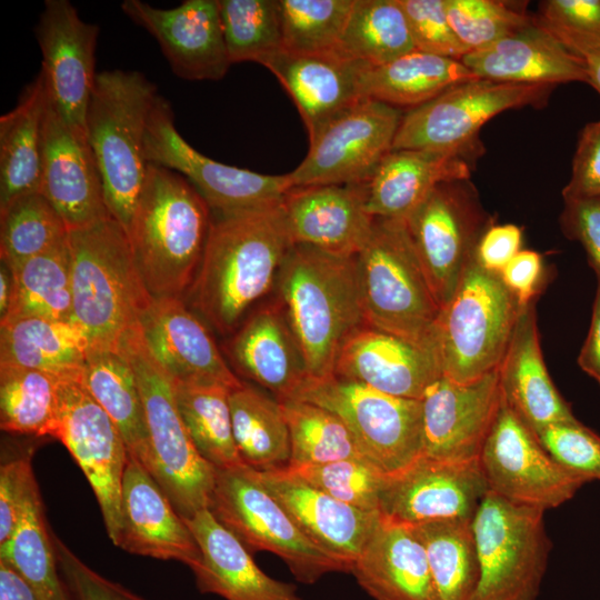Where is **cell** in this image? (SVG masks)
Masks as SVG:
<instances>
[{"label":"cell","mask_w":600,"mask_h":600,"mask_svg":"<svg viewBox=\"0 0 600 600\" xmlns=\"http://www.w3.org/2000/svg\"><path fill=\"white\" fill-rule=\"evenodd\" d=\"M157 86L133 70L97 73L86 117L110 216L128 231L143 186L148 162V121Z\"/></svg>","instance_id":"5"},{"label":"cell","mask_w":600,"mask_h":600,"mask_svg":"<svg viewBox=\"0 0 600 600\" xmlns=\"http://www.w3.org/2000/svg\"><path fill=\"white\" fill-rule=\"evenodd\" d=\"M282 207L293 244L342 257L358 254L374 220L367 211L364 183L292 188Z\"/></svg>","instance_id":"26"},{"label":"cell","mask_w":600,"mask_h":600,"mask_svg":"<svg viewBox=\"0 0 600 600\" xmlns=\"http://www.w3.org/2000/svg\"><path fill=\"white\" fill-rule=\"evenodd\" d=\"M209 510L247 548L274 553L303 583H313L329 572L347 571L302 533L259 481L254 469L246 464L217 469Z\"/></svg>","instance_id":"11"},{"label":"cell","mask_w":600,"mask_h":600,"mask_svg":"<svg viewBox=\"0 0 600 600\" xmlns=\"http://www.w3.org/2000/svg\"><path fill=\"white\" fill-rule=\"evenodd\" d=\"M502 402L498 368L467 383L444 376L422 398V454L467 461L479 459Z\"/></svg>","instance_id":"19"},{"label":"cell","mask_w":600,"mask_h":600,"mask_svg":"<svg viewBox=\"0 0 600 600\" xmlns=\"http://www.w3.org/2000/svg\"><path fill=\"white\" fill-rule=\"evenodd\" d=\"M48 92L42 72L0 118V210L17 198L40 192L42 126Z\"/></svg>","instance_id":"35"},{"label":"cell","mask_w":600,"mask_h":600,"mask_svg":"<svg viewBox=\"0 0 600 600\" xmlns=\"http://www.w3.org/2000/svg\"><path fill=\"white\" fill-rule=\"evenodd\" d=\"M98 36V24L83 21L70 1H44L36 38L48 97L62 120L84 134Z\"/></svg>","instance_id":"18"},{"label":"cell","mask_w":600,"mask_h":600,"mask_svg":"<svg viewBox=\"0 0 600 600\" xmlns=\"http://www.w3.org/2000/svg\"><path fill=\"white\" fill-rule=\"evenodd\" d=\"M1 261L10 268L68 239L69 230L40 192L21 196L0 210Z\"/></svg>","instance_id":"47"},{"label":"cell","mask_w":600,"mask_h":600,"mask_svg":"<svg viewBox=\"0 0 600 600\" xmlns=\"http://www.w3.org/2000/svg\"><path fill=\"white\" fill-rule=\"evenodd\" d=\"M520 306L498 273L474 259L467 266L434 331L442 376L460 383L496 370L510 342Z\"/></svg>","instance_id":"8"},{"label":"cell","mask_w":600,"mask_h":600,"mask_svg":"<svg viewBox=\"0 0 600 600\" xmlns=\"http://www.w3.org/2000/svg\"><path fill=\"white\" fill-rule=\"evenodd\" d=\"M140 327L150 352L173 381L230 389L242 383L204 324L181 298H153Z\"/></svg>","instance_id":"25"},{"label":"cell","mask_w":600,"mask_h":600,"mask_svg":"<svg viewBox=\"0 0 600 600\" xmlns=\"http://www.w3.org/2000/svg\"><path fill=\"white\" fill-rule=\"evenodd\" d=\"M280 403L290 434L288 467L366 458L349 428L330 410L298 399Z\"/></svg>","instance_id":"46"},{"label":"cell","mask_w":600,"mask_h":600,"mask_svg":"<svg viewBox=\"0 0 600 600\" xmlns=\"http://www.w3.org/2000/svg\"><path fill=\"white\" fill-rule=\"evenodd\" d=\"M414 49L456 60L468 53L456 37L444 0H399Z\"/></svg>","instance_id":"54"},{"label":"cell","mask_w":600,"mask_h":600,"mask_svg":"<svg viewBox=\"0 0 600 600\" xmlns=\"http://www.w3.org/2000/svg\"><path fill=\"white\" fill-rule=\"evenodd\" d=\"M480 151L391 150L364 182L372 218L406 219L440 183L470 179Z\"/></svg>","instance_id":"31"},{"label":"cell","mask_w":600,"mask_h":600,"mask_svg":"<svg viewBox=\"0 0 600 600\" xmlns=\"http://www.w3.org/2000/svg\"><path fill=\"white\" fill-rule=\"evenodd\" d=\"M72 321L90 350L116 349L140 323L153 298L137 267L124 228L109 218L68 233Z\"/></svg>","instance_id":"4"},{"label":"cell","mask_w":600,"mask_h":600,"mask_svg":"<svg viewBox=\"0 0 600 600\" xmlns=\"http://www.w3.org/2000/svg\"><path fill=\"white\" fill-rule=\"evenodd\" d=\"M543 272L542 257L533 250H520L499 273L520 307L536 301Z\"/></svg>","instance_id":"60"},{"label":"cell","mask_w":600,"mask_h":600,"mask_svg":"<svg viewBox=\"0 0 600 600\" xmlns=\"http://www.w3.org/2000/svg\"><path fill=\"white\" fill-rule=\"evenodd\" d=\"M211 212L201 262L188 293L192 307L224 334L277 282L293 243L282 202Z\"/></svg>","instance_id":"1"},{"label":"cell","mask_w":600,"mask_h":600,"mask_svg":"<svg viewBox=\"0 0 600 600\" xmlns=\"http://www.w3.org/2000/svg\"><path fill=\"white\" fill-rule=\"evenodd\" d=\"M403 113L363 99L309 141L302 162L288 173L292 188L364 183L392 150Z\"/></svg>","instance_id":"17"},{"label":"cell","mask_w":600,"mask_h":600,"mask_svg":"<svg viewBox=\"0 0 600 600\" xmlns=\"http://www.w3.org/2000/svg\"><path fill=\"white\" fill-rule=\"evenodd\" d=\"M333 376L391 396L421 400L442 371L433 351L366 324L344 342Z\"/></svg>","instance_id":"28"},{"label":"cell","mask_w":600,"mask_h":600,"mask_svg":"<svg viewBox=\"0 0 600 600\" xmlns=\"http://www.w3.org/2000/svg\"><path fill=\"white\" fill-rule=\"evenodd\" d=\"M200 549L190 569L201 593L226 600H301L296 587L264 573L248 548L209 509L184 519Z\"/></svg>","instance_id":"30"},{"label":"cell","mask_w":600,"mask_h":600,"mask_svg":"<svg viewBox=\"0 0 600 600\" xmlns=\"http://www.w3.org/2000/svg\"><path fill=\"white\" fill-rule=\"evenodd\" d=\"M292 399L337 414L362 454L388 476L400 472L422 454L421 400L391 396L336 376L309 378Z\"/></svg>","instance_id":"10"},{"label":"cell","mask_w":600,"mask_h":600,"mask_svg":"<svg viewBox=\"0 0 600 600\" xmlns=\"http://www.w3.org/2000/svg\"><path fill=\"white\" fill-rule=\"evenodd\" d=\"M231 63L260 64L282 47L279 0H218Z\"/></svg>","instance_id":"49"},{"label":"cell","mask_w":600,"mask_h":600,"mask_svg":"<svg viewBox=\"0 0 600 600\" xmlns=\"http://www.w3.org/2000/svg\"><path fill=\"white\" fill-rule=\"evenodd\" d=\"M231 356L240 371L274 394L292 399L310 378L281 304L256 311L238 330Z\"/></svg>","instance_id":"34"},{"label":"cell","mask_w":600,"mask_h":600,"mask_svg":"<svg viewBox=\"0 0 600 600\" xmlns=\"http://www.w3.org/2000/svg\"><path fill=\"white\" fill-rule=\"evenodd\" d=\"M12 293V274L9 266L1 261L0 268V321L3 320L10 307Z\"/></svg>","instance_id":"63"},{"label":"cell","mask_w":600,"mask_h":600,"mask_svg":"<svg viewBox=\"0 0 600 600\" xmlns=\"http://www.w3.org/2000/svg\"><path fill=\"white\" fill-rule=\"evenodd\" d=\"M450 26L468 52L534 22L522 4L499 0H444Z\"/></svg>","instance_id":"51"},{"label":"cell","mask_w":600,"mask_h":600,"mask_svg":"<svg viewBox=\"0 0 600 600\" xmlns=\"http://www.w3.org/2000/svg\"><path fill=\"white\" fill-rule=\"evenodd\" d=\"M287 468L339 501L363 511L380 512L389 476L366 458Z\"/></svg>","instance_id":"50"},{"label":"cell","mask_w":600,"mask_h":600,"mask_svg":"<svg viewBox=\"0 0 600 600\" xmlns=\"http://www.w3.org/2000/svg\"><path fill=\"white\" fill-rule=\"evenodd\" d=\"M559 223L568 239L581 243L600 283V198L564 200Z\"/></svg>","instance_id":"58"},{"label":"cell","mask_w":600,"mask_h":600,"mask_svg":"<svg viewBox=\"0 0 600 600\" xmlns=\"http://www.w3.org/2000/svg\"><path fill=\"white\" fill-rule=\"evenodd\" d=\"M351 572L376 600H438L424 547L412 526L382 514Z\"/></svg>","instance_id":"33"},{"label":"cell","mask_w":600,"mask_h":600,"mask_svg":"<svg viewBox=\"0 0 600 600\" xmlns=\"http://www.w3.org/2000/svg\"><path fill=\"white\" fill-rule=\"evenodd\" d=\"M233 438L243 463L259 471L288 467V422L279 400L241 383L229 394Z\"/></svg>","instance_id":"39"},{"label":"cell","mask_w":600,"mask_h":600,"mask_svg":"<svg viewBox=\"0 0 600 600\" xmlns=\"http://www.w3.org/2000/svg\"><path fill=\"white\" fill-rule=\"evenodd\" d=\"M277 286L309 377L333 376L344 342L366 326L356 257L292 244L279 270Z\"/></svg>","instance_id":"2"},{"label":"cell","mask_w":600,"mask_h":600,"mask_svg":"<svg viewBox=\"0 0 600 600\" xmlns=\"http://www.w3.org/2000/svg\"><path fill=\"white\" fill-rule=\"evenodd\" d=\"M89 350L86 332L72 320L22 317L0 322V366L78 376Z\"/></svg>","instance_id":"36"},{"label":"cell","mask_w":600,"mask_h":600,"mask_svg":"<svg viewBox=\"0 0 600 600\" xmlns=\"http://www.w3.org/2000/svg\"><path fill=\"white\" fill-rule=\"evenodd\" d=\"M140 389L148 430V456L142 463L177 512L189 519L209 509L217 469L194 447L180 417L174 383L150 352L140 323L119 341Z\"/></svg>","instance_id":"6"},{"label":"cell","mask_w":600,"mask_h":600,"mask_svg":"<svg viewBox=\"0 0 600 600\" xmlns=\"http://www.w3.org/2000/svg\"><path fill=\"white\" fill-rule=\"evenodd\" d=\"M537 437L564 468L587 482L600 480V436L580 421L550 426Z\"/></svg>","instance_id":"53"},{"label":"cell","mask_w":600,"mask_h":600,"mask_svg":"<svg viewBox=\"0 0 600 600\" xmlns=\"http://www.w3.org/2000/svg\"><path fill=\"white\" fill-rule=\"evenodd\" d=\"M37 483L31 457L13 458L0 468V544L14 531L26 500Z\"/></svg>","instance_id":"57"},{"label":"cell","mask_w":600,"mask_h":600,"mask_svg":"<svg viewBox=\"0 0 600 600\" xmlns=\"http://www.w3.org/2000/svg\"><path fill=\"white\" fill-rule=\"evenodd\" d=\"M81 382L118 427L129 454L143 463L148 456V430L137 377L129 361L118 348L89 350Z\"/></svg>","instance_id":"38"},{"label":"cell","mask_w":600,"mask_h":600,"mask_svg":"<svg viewBox=\"0 0 600 600\" xmlns=\"http://www.w3.org/2000/svg\"><path fill=\"white\" fill-rule=\"evenodd\" d=\"M563 200L600 198V120L587 123L578 138Z\"/></svg>","instance_id":"56"},{"label":"cell","mask_w":600,"mask_h":600,"mask_svg":"<svg viewBox=\"0 0 600 600\" xmlns=\"http://www.w3.org/2000/svg\"><path fill=\"white\" fill-rule=\"evenodd\" d=\"M488 486L480 458L452 461L421 454L389 476L380 512L407 524L473 519Z\"/></svg>","instance_id":"20"},{"label":"cell","mask_w":600,"mask_h":600,"mask_svg":"<svg viewBox=\"0 0 600 600\" xmlns=\"http://www.w3.org/2000/svg\"><path fill=\"white\" fill-rule=\"evenodd\" d=\"M338 50L371 67L416 50L399 0H354Z\"/></svg>","instance_id":"44"},{"label":"cell","mask_w":600,"mask_h":600,"mask_svg":"<svg viewBox=\"0 0 600 600\" xmlns=\"http://www.w3.org/2000/svg\"><path fill=\"white\" fill-rule=\"evenodd\" d=\"M144 153L148 163L171 169L188 179L216 212L277 204L292 189L288 173H258L198 152L178 132L171 104L160 94L148 121Z\"/></svg>","instance_id":"16"},{"label":"cell","mask_w":600,"mask_h":600,"mask_svg":"<svg viewBox=\"0 0 600 600\" xmlns=\"http://www.w3.org/2000/svg\"><path fill=\"white\" fill-rule=\"evenodd\" d=\"M122 527L117 547L143 557L194 566L200 549L164 491L129 454L121 490Z\"/></svg>","instance_id":"27"},{"label":"cell","mask_w":600,"mask_h":600,"mask_svg":"<svg viewBox=\"0 0 600 600\" xmlns=\"http://www.w3.org/2000/svg\"><path fill=\"white\" fill-rule=\"evenodd\" d=\"M122 12L159 43L172 72L186 80H219L230 66L218 0H186L160 9L124 0Z\"/></svg>","instance_id":"21"},{"label":"cell","mask_w":600,"mask_h":600,"mask_svg":"<svg viewBox=\"0 0 600 600\" xmlns=\"http://www.w3.org/2000/svg\"><path fill=\"white\" fill-rule=\"evenodd\" d=\"M254 472L302 533L351 571L381 513L339 501L287 467Z\"/></svg>","instance_id":"23"},{"label":"cell","mask_w":600,"mask_h":600,"mask_svg":"<svg viewBox=\"0 0 600 600\" xmlns=\"http://www.w3.org/2000/svg\"><path fill=\"white\" fill-rule=\"evenodd\" d=\"M521 244L522 230L518 226L491 224L478 242L474 259L487 271L499 274L521 250Z\"/></svg>","instance_id":"59"},{"label":"cell","mask_w":600,"mask_h":600,"mask_svg":"<svg viewBox=\"0 0 600 600\" xmlns=\"http://www.w3.org/2000/svg\"><path fill=\"white\" fill-rule=\"evenodd\" d=\"M556 87L474 79L403 113L392 150L480 151L479 131L509 109L542 107Z\"/></svg>","instance_id":"12"},{"label":"cell","mask_w":600,"mask_h":600,"mask_svg":"<svg viewBox=\"0 0 600 600\" xmlns=\"http://www.w3.org/2000/svg\"><path fill=\"white\" fill-rule=\"evenodd\" d=\"M40 193L69 231L112 218L87 134L67 124L49 97L42 126Z\"/></svg>","instance_id":"22"},{"label":"cell","mask_w":600,"mask_h":600,"mask_svg":"<svg viewBox=\"0 0 600 600\" xmlns=\"http://www.w3.org/2000/svg\"><path fill=\"white\" fill-rule=\"evenodd\" d=\"M403 220L442 308L456 291L492 220L470 179L438 184Z\"/></svg>","instance_id":"13"},{"label":"cell","mask_w":600,"mask_h":600,"mask_svg":"<svg viewBox=\"0 0 600 600\" xmlns=\"http://www.w3.org/2000/svg\"><path fill=\"white\" fill-rule=\"evenodd\" d=\"M476 77L499 82L547 84L588 83L583 59L570 52L536 23L460 60Z\"/></svg>","instance_id":"32"},{"label":"cell","mask_w":600,"mask_h":600,"mask_svg":"<svg viewBox=\"0 0 600 600\" xmlns=\"http://www.w3.org/2000/svg\"><path fill=\"white\" fill-rule=\"evenodd\" d=\"M294 102L309 141L333 119L363 99L364 77L371 67L340 50L293 54L280 50L264 64Z\"/></svg>","instance_id":"24"},{"label":"cell","mask_w":600,"mask_h":600,"mask_svg":"<svg viewBox=\"0 0 600 600\" xmlns=\"http://www.w3.org/2000/svg\"><path fill=\"white\" fill-rule=\"evenodd\" d=\"M588 84L600 94V52L584 58Z\"/></svg>","instance_id":"64"},{"label":"cell","mask_w":600,"mask_h":600,"mask_svg":"<svg viewBox=\"0 0 600 600\" xmlns=\"http://www.w3.org/2000/svg\"><path fill=\"white\" fill-rule=\"evenodd\" d=\"M0 558L8 561L42 600H70L58 567L38 483L26 500L14 531L0 544Z\"/></svg>","instance_id":"43"},{"label":"cell","mask_w":600,"mask_h":600,"mask_svg":"<svg viewBox=\"0 0 600 600\" xmlns=\"http://www.w3.org/2000/svg\"><path fill=\"white\" fill-rule=\"evenodd\" d=\"M60 377L0 366V428L12 434L52 437Z\"/></svg>","instance_id":"45"},{"label":"cell","mask_w":600,"mask_h":600,"mask_svg":"<svg viewBox=\"0 0 600 600\" xmlns=\"http://www.w3.org/2000/svg\"><path fill=\"white\" fill-rule=\"evenodd\" d=\"M578 364L600 386V283L597 286L590 328L578 356Z\"/></svg>","instance_id":"61"},{"label":"cell","mask_w":600,"mask_h":600,"mask_svg":"<svg viewBox=\"0 0 600 600\" xmlns=\"http://www.w3.org/2000/svg\"><path fill=\"white\" fill-rule=\"evenodd\" d=\"M533 17L579 58L600 52V0H547Z\"/></svg>","instance_id":"52"},{"label":"cell","mask_w":600,"mask_h":600,"mask_svg":"<svg viewBox=\"0 0 600 600\" xmlns=\"http://www.w3.org/2000/svg\"><path fill=\"white\" fill-rule=\"evenodd\" d=\"M173 383L180 417L201 457L216 469L243 466L232 431V389L222 384Z\"/></svg>","instance_id":"42"},{"label":"cell","mask_w":600,"mask_h":600,"mask_svg":"<svg viewBox=\"0 0 600 600\" xmlns=\"http://www.w3.org/2000/svg\"><path fill=\"white\" fill-rule=\"evenodd\" d=\"M498 371L503 400L536 436L550 426L579 421L547 370L534 301L520 307Z\"/></svg>","instance_id":"29"},{"label":"cell","mask_w":600,"mask_h":600,"mask_svg":"<svg viewBox=\"0 0 600 600\" xmlns=\"http://www.w3.org/2000/svg\"><path fill=\"white\" fill-rule=\"evenodd\" d=\"M480 463L489 492L543 511L566 503L587 483L544 449L503 398Z\"/></svg>","instance_id":"15"},{"label":"cell","mask_w":600,"mask_h":600,"mask_svg":"<svg viewBox=\"0 0 600 600\" xmlns=\"http://www.w3.org/2000/svg\"><path fill=\"white\" fill-rule=\"evenodd\" d=\"M474 79L479 78L460 60L413 50L389 63L370 67L363 92L367 99L410 110Z\"/></svg>","instance_id":"37"},{"label":"cell","mask_w":600,"mask_h":600,"mask_svg":"<svg viewBox=\"0 0 600 600\" xmlns=\"http://www.w3.org/2000/svg\"><path fill=\"white\" fill-rule=\"evenodd\" d=\"M543 510L487 492L472 521L479 579L471 600H537L551 551Z\"/></svg>","instance_id":"9"},{"label":"cell","mask_w":600,"mask_h":600,"mask_svg":"<svg viewBox=\"0 0 600 600\" xmlns=\"http://www.w3.org/2000/svg\"><path fill=\"white\" fill-rule=\"evenodd\" d=\"M354 0H279L281 50L312 54L338 50Z\"/></svg>","instance_id":"48"},{"label":"cell","mask_w":600,"mask_h":600,"mask_svg":"<svg viewBox=\"0 0 600 600\" xmlns=\"http://www.w3.org/2000/svg\"><path fill=\"white\" fill-rule=\"evenodd\" d=\"M52 438L67 448L82 470L99 503L109 539L117 546L129 451L116 423L82 384L81 374L59 379Z\"/></svg>","instance_id":"14"},{"label":"cell","mask_w":600,"mask_h":600,"mask_svg":"<svg viewBox=\"0 0 600 600\" xmlns=\"http://www.w3.org/2000/svg\"><path fill=\"white\" fill-rule=\"evenodd\" d=\"M52 539L70 600H148L91 569L56 534Z\"/></svg>","instance_id":"55"},{"label":"cell","mask_w":600,"mask_h":600,"mask_svg":"<svg viewBox=\"0 0 600 600\" xmlns=\"http://www.w3.org/2000/svg\"><path fill=\"white\" fill-rule=\"evenodd\" d=\"M10 270L12 274L10 307L1 321L22 317L72 320L68 239L44 253L11 267Z\"/></svg>","instance_id":"41"},{"label":"cell","mask_w":600,"mask_h":600,"mask_svg":"<svg viewBox=\"0 0 600 600\" xmlns=\"http://www.w3.org/2000/svg\"><path fill=\"white\" fill-rule=\"evenodd\" d=\"M356 260L366 324L437 354L434 331L441 308L404 220L374 218Z\"/></svg>","instance_id":"7"},{"label":"cell","mask_w":600,"mask_h":600,"mask_svg":"<svg viewBox=\"0 0 600 600\" xmlns=\"http://www.w3.org/2000/svg\"><path fill=\"white\" fill-rule=\"evenodd\" d=\"M472 521L448 519L412 526L424 547L438 600H471L474 593L479 561Z\"/></svg>","instance_id":"40"},{"label":"cell","mask_w":600,"mask_h":600,"mask_svg":"<svg viewBox=\"0 0 600 600\" xmlns=\"http://www.w3.org/2000/svg\"><path fill=\"white\" fill-rule=\"evenodd\" d=\"M210 212L182 174L148 163L127 233L152 298H181L190 289L203 254Z\"/></svg>","instance_id":"3"},{"label":"cell","mask_w":600,"mask_h":600,"mask_svg":"<svg viewBox=\"0 0 600 600\" xmlns=\"http://www.w3.org/2000/svg\"><path fill=\"white\" fill-rule=\"evenodd\" d=\"M0 600H42L32 586L0 558Z\"/></svg>","instance_id":"62"}]
</instances>
